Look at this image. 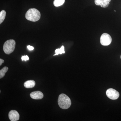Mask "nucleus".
<instances>
[{
	"mask_svg": "<svg viewBox=\"0 0 121 121\" xmlns=\"http://www.w3.org/2000/svg\"><path fill=\"white\" fill-rule=\"evenodd\" d=\"M30 96L33 99H41L43 97V94L41 91H33L30 94Z\"/></svg>",
	"mask_w": 121,
	"mask_h": 121,
	"instance_id": "nucleus-7",
	"label": "nucleus"
},
{
	"mask_svg": "<svg viewBox=\"0 0 121 121\" xmlns=\"http://www.w3.org/2000/svg\"><path fill=\"white\" fill-rule=\"evenodd\" d=\"M35 85V82L33 80H29L24 83V85L26 88H31L34 87Z\"/></svg>",
	"mask_w": 121,
	"mask_h": 121,
	"instance_id": "nucleus-9",
	"label": "nucleus"
},
{
	"mask_svg": "<svg viewBox=\"0 0 121 121\" xmlns=\"http://www.w3.org/2000/svg\"><path fill=\"white\" fill-rule=\"evenodd\" d=\"M6 12L2 10L0 12V24H1L4 21L6 17Z\"/></svg>",
	"mask_w": 121,
	"mask_h": 121,
	"instance_id": "nucleus-13",
	"label": "nucleus"
},
{
	"mask_svg": "<svg viewBox=\"0 0 121 121\" xmlns=\"http://www.w3.org/2000/svg\"><path fill=\"white\" fill-rule=\"evenodd\" d=\"M107 96L112 100L117 99L119 98V94L118 91L113 89H109L106 91Z\"/></svg>",
	"mask_w": 121,
	"mask_h": 121,
	"instance_id": "nucleus-5",
	"label": "nucleus"
},
{
	"mask_svg": "<svg viewBox=\"0 0 121 121\" xmlns=\"http://www.w3.org/2000/svg\"><path fill=\"white\" fill-rule=\"evenodd\" d=\"M8 68L5 66L1 69L0 70V78H2L4 76L5 73L8 71Z\"/></svg>",
	"mask_w": 121,
	"mask_h": 121,
	"instance_id": "nucleus-11",
	"label": "nucleus"
},
{
	"mask_svg": "<svg viewBox=\"0 0 121 121\" xmlns=\"http://www.w3.org/2000/svg\"><path fill=\"white\" fill-rule=\"evenodd\" d=\"M16 42L14 40L9 39L5 41L3 46V50L5 54L9 55L15 50Z\"/></svg>",
	"mask_w": 121,
	"mask_h": 121,
	"instance_id": "nucleus-3",
	"label": "nucleus"
},
{
	"mask_svg": "<svg viewBox=\"0 0 121 121\" xmlns=\"http://www.w3.org/2000/svg\"><path fill=\"white\" fill-rule=\"evenodd\" d=\"M112 38L110 35L107 33L103 34L100 37V43L102 45L108 46L112 42Z\"/></svg>",
	"mask_w": 121,
	"mask_h": 121,
	"instance_id": "nucleus-4",
	"label": "nucleus"
},
{
	"mask_svg": "<svg viewBox=\"0 0 121 121\" xmlns=\"http://www.w3.org/2000/svg\"><path fill=\"white\" fill-rule=\"evenodd\" d=\"M4 62V60H3L2 59H0V66L2 65V64Z\"/></svg>",
	"mask_w": 121,
	"mask_h": 121,
	"instance_id": "nucleus-16",
	"label": "nucleus"
},
{
	"mask_svg": "<svg viewBox=\"0 0 121 121\" xmlns=\"http://www.w3.org/2000/svg\"><path fill=\"white\" fill-rule=\"evenodd\" d=\"M21 59L22 61L25 60V61H27V60H29V58L28 56L27 55H25L24 56H22L21 57Z\"/></svg>",
	"mask_w": 121,
	"mask_h": 121,
	"instance_id": "nucleus-14",
	"label": "nucleus"
},
{
	"mask_svg": "<svg viewBox=\"0 0 121 121\" xmlns=\"http://www.w3.org/2000/svg\"><path fill=\"white\" fill-rule=\"evenodd\" d=\"M65 2V0H54V4L56 7H59L62 5Z\"/></svg>",
	"mask_w": 121,
	"mask_h": 121,
	"instance_id": "nucleus-12",
	"label": "nucleus"
},
{
	"mask_svg": "<svg viewBox=\"0 0 121 121\" xmlns=\"http://www.w3.org/2000/svg\"><path fill=\"white\" fill-rule=\"evenodd\" d=\"M9 117L11 121H17L19 119L20 115L17 111L12 110L9 111Z\"/></svg>",
	"mask_w": 121,
	"mask_h": 121,
	"instance_id": "nucleus-6",
	"label": "nucleus"
},
{
	"mask_svg": "<svg viewBox=\"0 0 121 121\" xmlns=\"http://www.w3.org/2000/svg\"><path fill=\"white\" fill-rule=\"evenodd\" d=\"M55 52L56 54L54 55V56L58 55L59 54H64L65 52V51H64V47L63 45L60 48L56 49L55 51Z\"/></svg>",
	"mask_w": 121,
	"mask_h": 121,
	"instance_id": "nucleus-10",
	"label": "nucleus"
},
{
	"mask_svg": "<svg viewBox=\"0 0 121 121\" xmlns=\"http://www.w3.org/2000/svg\"><path fill=\"white\" fill-rule=\"evenodd\" d=\"M58 102L60 107L63 109H68L71 105L70 98L64 94H61L59 95Z\"/></svg>",
	"mask_w": 121,
	"mask_h": 121,
	"instance_id": "nucleus-1",
	"label": "nucleus"
},
{
	"mask_svg": "<svg viewBox=\"0 0 121 121\" xmlns=\"http://www.w3.org/2000/svg\"><path fill=\"white\" fill-rule=\"evenodd\" d=\"M111 0H95L96 5H100L102 8H106L108 7Z\"/></svg>",
	"mask_w": 121,
	"mask_h": 121,
	"instance_id": "nucleus-8",
	"label": "nucleus"
},
{
	"mask_svg": "<svg viewBox=\"0 0 121 121\" xmlns=\"http://www.w3.org/2000/svg\"><path fill=\"white\" fill-rule=\"evenodd\" d=\"M27 48L29 51H32L34 50V48L32 46H30V45H28L27 46Z\"/></svg>",
	"mask_w": 121,
	"mask_h": 121,
	"instance_id": "nucleus-15",
	"label": "nucleus"
},
{
	"mask_svg": "<svg viewBox=\"0 0 121 121\" xmlns=\"http://www.w3.org/2000/svg\"><path fill=\"white\" fill-rule=\"evenodd\" d=\"M41 14L39 10L35 8L30 9L27 11L25 17L27 20L32 22H36L40 19Z\"/></svg>",
	"mask_w": 121,
	"mask_h": 121,
	"instance_id": "nucleus-2",
	"label": "nucleus"
},
{
	"mask_svg": "<svg viewBox=\"0 0 121 121\" xmlns=\"http://www.w3.org/2000/svg\"></svg>",
	"mask_w": 121,
	"mask_h": 121,
	"instance_id": "nucleus-17",
	"label": "nucleus"
}]
</instances>
